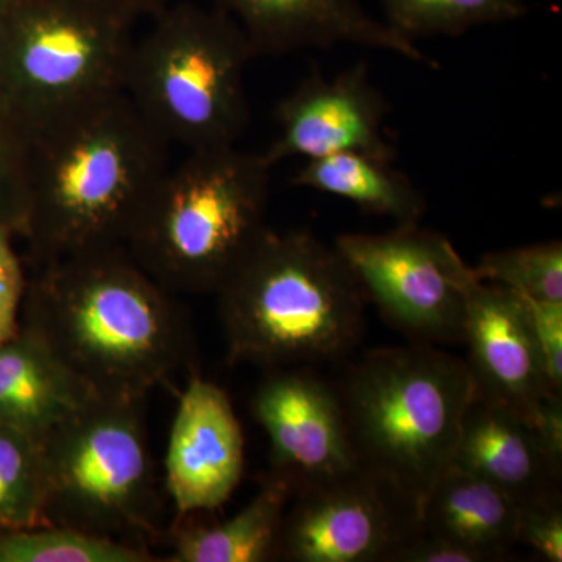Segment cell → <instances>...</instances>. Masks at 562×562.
<instances>
[{
	"label": "cell",
	"mask_w": 562,
	"mask_h": 562,
	"mask_svg": "<svg viewBox=\"0 0 562 562\" xmlns=\"http://www.w3.org/2000/svg\"><path fill=\"white\" fill-rule=\"evenodd\" d=\"M21 327L105 397L144 401L195 360L190 316L124 246L35 266Z\"/></svg>",
	"instance_id": "1"
},
{
	"label": "cell",
	"mask_w": 562,
	"mask_h": 562,
	"mask_svg": "<svg viewBox=\"0 0 562 562\" xmlns=\"http://www.w3.org/2000/svg\"><path fill=\"white\" fill-rule=\"evenodd\" d=\"M169 146L124 91L33 133L22 238L35 266L125 247Z\"/></svg>",
	"instance_id": "2"
},
{
	"label": "cell",
	"mask_w": 562,
	"mask_h": 562,
	"mask_svg": "<svg viewBox=\"0 0 562 562\" xmlns=\"http://www.w3.org/2000/svg\"><path fill=\"white\" fill-rule=\"evenodd\" d=\"M216 294L231 362L341 360L364 333L360 283L335 246L310 232L269 228Z\"/></svg>",
	"instance_id": "3"
},
{
	"label": "cell",
	"mask_w": 562,
	"mask_h": 562,
	"mask_svg": "<svg viewBox=\"0 0 562 562\" xmlns=\"http://www.w3.org/2000/svg\"><path fill=\"white\" fill-rule=\"evenodd\" d=\"M271 169L236 146L190 150L155 184L125 249L172 294H216L269 231Z\"/></svg>",
	"instance_id": "4"
},
{
	"label": "cell",
	"mask_w": 562,
	"mask_h": 562,
	"mask_svg": "<svg viewBox=\"0 0 562 562\" xmlns=\"http://www.w3.org/2000/svg\"><path fill=\"white\" fill-rule=\"evenodd\" d=\"M336 387L358 462L420 503L452 464L475 395L468 362L431 344L375 349Z\"/></svg>",
	"instance_id": "5"
},
{
	"label": "cell",
	"mask_w": 562,
	"mask_h": 562,
	"mask_svg": "<svg viewBox=\"0 0 562 562\" xmlns=\"http://www.w3.org/2000/svg\"><path fill=\"white\" fill-rule=\"evenodd\" d=\"M133 41L124 92L169 144L188 150L236 146L250 121L247 63L238 22L213 7L169 3Z\"/></svg>",
	"instance_id": "6"
},
{
	"label": "cell",
	"mask_w": 562,
	"mask_h": 562,
	"mask_svg": "<svg viewBox=\"0 0 562 562\" xmlns=\"http://www.w3.org/2000/svg\"><path fill=\"white\" fill-rule=\"evenodd\" d=\"M140 403L94 394L40 442L47 524L140 547L160 532Z\"/></svg>",
	"instance_id": "7"
},
{
	"label": "cell",
	"mask_w": 562,
	"mask_h": 562,
	"mask_svg": "<svg viewBox=\"0 0 562 562\" xmlns=\"http://www.w3.org/2000/svg\"><path fill=\"white\" fill-rule=\"evenodd\" d=\"M132 27L90 0H13L0 94L33 135L124 91Z\"/></svg>",
	"instance_id": "8"
},
{
	"label": "cell",
	"mask_w": 562,
	"mask_h": 562,
	"mask_svg": "<svg viewBox=\"0 0 562 562\" xmlns=\"http://www.w3.org/2000/svg\"><path fill=\"white\" fill-rule=\"evenodd\" d=\"M335 249L392 327L413 342L462 344L468 291L476 276L441 233L419 224L383 235L347 233Z\"/></svg>",
	"instance_id": "9"
},
{
	"label": "cell",
	"mask_w": 562,
	"mask_h": 562,
	"mask_svg": "<svg viewBox=\"0 0 562 562\" xmlns=\"http://www.w3.org/2000/svg\"><path fill=\"white\" fill-rule=\"evenodd\" d=\"M276 557L291 562H394L420 535V503L358 464L294 492Z\"/></svg>",
	"instance_id": "10"
},
{
	"label": "cell",
	"mask_w": 562,
	"mask_h": 562,
	"mask_svg": "<svg viewBox=\"0 0 562 562\" xmlns=\"http://www.w3.org/2000/svg\"><path fill=\"white\" fill-rule=\"evenodd\" d=\"M462 344L476 394L530 422L562 457V395L543 371L522 295L476 277L468 291Z\"/></svg>",
	"instance_id": "11"
},
{
	"label": "cell",
	"mask_w": 562,
	"mask_h": 562,
	"mask_svg": "<svg viewBox=\"0 0 562 562\" xmlns=\"http://www.w3.org/2000/svg\"><path fill=\"white\" fill-rule=\"evenodd\" d=\"M387 113L390 105L364 61L331 80L313 69L277 105L279 136L262 158L271 168L290 158L316 160L344 151L394 161L397 150L384 136Z\"/></svg>",
	"instance_id": "12"
},
{
	"label": "cell",
	"mask_w": 562,
	"mask_h": 562,
	"mask_svg": "<svg viewBox=\"0 0 562 562\" xmlns=\"http://www.w3.org/2000/svg\"><path fill=\"white\" fill-rule=\"evenodd\" d=\"M271 442L272 475L297 491L360 464L338 387L305 369H273L251 401Z\"/></svg>",
	"instance_id": "13"
},
{
	"label": "cell",
	"mask_w": 562,
	"mask_h": 562,
	"mask_svg": "<svg viewBox=\"0 0 562 562\" xmlns=\"http://www.w3.org/2000/svg\"><path fill=\"white\" fill-rule=\"evenodd\" d=\"M241 424L228 395L192 375L181 392L166 453V487L180 516L214 512L244 473Z\"/></svg>",
	"instance_id": "14"
},
{
	"label": "cell",
	"mask_w": 562,
	"mask_h": 562,
	"mask_svg": "<svg viewBox=\"0 0 562 562\" xmlns=\"http://www.w3.org/2000/svg\"><path fill=\"white\" fill-rule=\"evenodd\" d=\"M238 22L255 57L355 44L438 68L414 40L372 18L358 0H213Z\"/></svg>",
	"instance_id": "15"
},
{
	"label": "cell",
	"mask_w": 562,
	"mask_h": 562,
	"mask_svg": "<svg viewBox=\"0 0 562 562\" xmlns=\"http://www.w3.org/2000/svg\"><path fill=\"white\" fill-rule=\"evenodd\" d=\"M562 457L513 409L473 395L452 464L486 480L522 506L561 497Z\"/></svg>",
	"instance_id": "16"
},
{
	"label": "cell",
	"mask_w": 562,
	"mask_h": 562,
	"mask_svg": "<svg viewBox=\"0 0 562 562\" xmlns=\"http://www.w3.org/2000/svg\"><path fill=\"white\" fill-rule=\"evenodd\" d=\"M94 392L33 333L0 342V424L43 441Z\"/></svg>",
	"instance_id": "17"
},
{
	"label": "cell",
	"mask_w": 562,
	"mask_h": 562,
	"mask_svg": "<svg viewBox=\"0 0 562 562\" xmlns=\"http://www.w3.org/2000/svg\"><path fill=\"white\" fill-rule=\"evenodd\" d=\"M519 506L486 480L450 464L420 501V532L468 543L492 561L517 543Z\"/></svg>",
	"instance_id": "18"
},
{
	"label": "cell",
	"mask_w": 562,
	"mask_h": 562,
	"mask_svg": "<svg viewBox=\"0 0 562 562\" xmlns=\"http://www.w3.org/2000/svg\"><path fill=\"white\" fill-rule=\"evenodd\" d=\"M294 490L269 475L258 494L231 519L214 525H187L172 535L169 562H262L276 557L284 513Z\"/></svg>",
	"instance_id": "19"
},
{
	"label": "cell",
	"mask_w": 562,
	"mask_h": 562,
	"mask_svg": "<svg viewBox=\"0 0 562 562\" xmlns=\"http://www.w3.org/2000/svg\"><path fill=\"white\" fill-rule=\"evenodd\" d=\"M392 162L361 151H344L306 160L292 176L291 184L344 199L397 225L419 224L427 201Z\"/></svg>",
	"instance_id": "20"
},
{
	"label": "cell",
	"mask_w": 562,
	"mask_h": 562,
	"mask_svg": "<svg viewBox=\"0 0 562 562\" xmlns=\"http://www.w3.org/2000/svg\"><path fill=\"white\" fill-rule=\"evenodd\" d=\"M41 443L0 424V532L47 525Z\"/></svg>",
	"instance_id": "21"
},
{
	"label": "cell",
	"mask_w": 562,
	"mask_h": 562,
	"mask_svg": "<svg viewBox=\"0 0 562 562\" xmlns=\"http://www.w3.org/2000/svg\"><path fill=\"white\" fill-rule=\"evenodd\" d=\"M147 547L114 541L101 536L40 525L0 532V562H151Z\"/></svg>",
	"instance_id": "22"
},
{
	"label": "cell",
	"mask_w": 562,
	"mask_h": 562,
	"mask_svg": "<svg viewBox=\"0 0 562 562\" xmlns=\"http://www.w3.org/2000/svg\"><path fill=\"white\" fill-rule=\"evenodd\" d=\"M386 22L408 38L460 36L473 27L519 20L525 0H382Z\"/></svg>",
	"instance_id": "23"
},
{
	"label": "cell",
	"mask_w": 562,
	"mask_h": 562,
	"mask_svg": "<svg viewBox=\"0 0 562 562\" xmlns=\"http://www.w3.org/2000/svg\"><path fill=\"white\" fill-rule=\"evenodd\" d=\"M482 281L543 302H562V243L491 251L472 268Z\"/></svg>",
	"instance_id": "24"
},
{
	"label": "cell",
	"mask_w": 562,
	"mask_h": 562,
	"mask_svg": "<svg viewBox=\"0 0 562 562\" xmlns=\"http://www.w3.org/2000/svg\"><path fill=\"white\" fill-rule=\"evenodd\" d=\"M32 135L0 94V225L22 236L27 221Z\"/></svg>",
	"instance_id": "25"
},
{
	"label": "cell",
	"mask_w": 562,
	"mask_h": 562,
	"mask_svg": "<svg viewBox=\"0 0 562 562\" xmlns=\"http://www.w3.org/2000/svg\"><path fill=\"white\" fill-rule=\"evenodd\" d=\"M14 233L0 225V342L21 330L22 302L27 279L13 247Z\"/></svg>",
	"instance_id": "26"
},
{
	"label": "cell",
	"mask_w": 562,
	"mask_h": 562,
	"mask_svg": "<svg viewBox=\"0 0 562 562\" xmlns=\"http://www.w3.org/2000/svg\"><path fill=\"white\" fill-rule=\"evenodd\" d=\"M517 543L531 547L547 561H562L561 497L519 508Z\"/></svg>",
	"instance_id": "27"
},
{
	"label": "cell",
	"mask_w": 562,
	"mask_h": 562,
	"mask_svg": "<svg viewBox=\"0 0 562 562\" xmlns=\"http://www.w3.org/2000/svg\"><path fill=\"white\" fill-rule=\"evenodd\" d=\"M550 386L562 395V302L524 297Z\"/></svg>",
	"instance_id": "28"
},
{
	"label": "cell",
	"mask_w": 562,
	"mask_h": 562,
	"mask_svg": "<svg viewBox=\"0 0 562 562\" xmlns=\"http://www.w3.org/2000/svg\"><path fill=\"white\" fill-rule=\"evenodd\" d=\"M486 553L468 543L420 532L408 546L403 547L394 562H487Z\"/></svg>",
	"instance_id": "29"
},
{
	"label": "cell",
	"mask_w": 562,
	"mask_h": 562,
	"mask_svg": "<svg viewBox=\"0 0 562 562\" xmlns=\"http://www.w3.org/2000/svg\"><path fill=\"white\" fill-rule=\"evenodd\" d=\"M90 2L133 25L144 18L151 20L155 14L172 3V0H90Z\"/></svg>",
	"instance_id": "30"
},
{
	"label": "cell",
	"mask_w": 562,
	"mask_h": 562,
	"mask_svg": "<svg viewBox=\"0 0 562 562\" xmlns=\"http://www.w3.org/2000/svg\"><path fill=\"white\" fill-rule=\"evenodd\" d=\"M11 5H13V0H0V31H2L3 24H5Z\"/></svg>",
	"instance_id": "31"
}]
</instances>
